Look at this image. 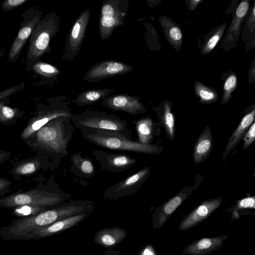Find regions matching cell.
I'll return each instance as SVG.
<instances>
[{
    "label": "cell",
    "mask_w": 255,
    "mask_h": 255,
    "mask_svg": "<svg viewBox=\"0 0 255 255\" xmlns=\"http://www.w3.org/2000/svg\"><path fill=\"white\" fill-rule=\"evenodd\" d=\"M71 120L64 117L54 119L24 141L37 155L49 160L51 170L57 168L68 153V146L75 131Z\"/></svg>",
    "instance_id": "cell-1"
},
{
    "label": "cell",
    "mask_w": 255,
    "mask_h": 255,
    "mask_svg": "<svg viewBox=\"0 0 255 255\" xmlns=\"http://www.w3.org/2000/svg\"><path fill=\"white\" fill-rule=\"evenodd\" d=\"M47 182L46 185H38L27 191L22 189L8 196L0 198V208H14L30 205L45 207L59 205L69 199L71 194L59 188L54 179Z\"/></svg>",
    "instance_id": "cell-2"
},
{
    "label": "cell",
    "mask_w": 255,
    "mask_h": 255,
    "mask_svg": "<svg viewBox=\"0 0 255 255\" xmlns=\"http://www.w3.org/2000/svg\"><path fill=\"white\" fill-rule=\"evenodd\" d=\"M71 121L82 133H112L131 139V130L127 121L113 114L89 111L74 115Z\"/></svg>",
    "instance_id": "cell-3"
},
{
    "label": "cell",
    "mask_w": 255,
    "mask_h": 255,
    "mask_svg": "<svg viewBox=\"0 0 255 255\" xmlns=\"http://www.w3.org/2000/svg\"><path fill=\"white\" fill-rule=\"evenodd\" d=\"M60 19V16L52 11L41 18L34 27L28 40L27 71H30L34 64L40 61L44 54L50 52V40L58 32Z\"/></svg>",
    "instance_id": "cell-4"
},
{
    "label": "cell",
    "mask_w": 255,
    "mask_h": 255,
    "mask_svg": "<svg viewBox=\"0 0 255 255\" xmlns=\"http://www.w3.org/2000/svg\"><path fill=\"white\" fill-rule=\"evenodd\" d=\"M70 102L64 97L48 98L44 103L37 105L28 120V124L22 131L20 137L25 141L40 128L52 120L64 117L71 120L73 116L69 108Z\"/></svg>",
    "instance_id": "cell-5"
},
{
    "label": "cell",
    "mask_w": 255,
    "mask_h": 255,
    "mask_svg": "<svg viewBox=\"0 0 255 255\" xmlns=\"http://www.w3.org/2000/svg\"><path fill=\"white\" fill-rule=\"evenodd\" d=\"M82 136L88 141L105 148L151 155H156L163 150L158 144H143L125 137L112 133H85Z\"/></svg>",
    "instance_id": "cell-6"
},
{
    "label": "cell",
    "mask_w": 255,
    "mask_h": 255,
    "mask_svg": "<svg viewBox=\"0 0 255 255\" xmlns=\"http://www.w3.org/2000/svg\"><path fill=\"white\" fill-rule=\"evenodd\" d=\"M129 6L128 0H105L99 19V33L102 40H106L114 29L125 24Z\"/></svg>",
    "instance_id": "cell-7"
},
{
    "label": "cell",
    "mask_w": 255,
    "mask_h": 255,
    "mask_svg": "<svg viewBox=\"0 0 255 255\" xmlns=\"http://www.w3.org/2000/svg\"><path fill=\"white\" fill-rule=\"evenodd\" d=\"M42 14L37 6L30 7L21 14L22 21L8 54L10 62L15 63L17 60L33 30L41 19Z\"/></svg>",
    "instance_id": "cell-8"
},
{
    "label": "cell",
    "mask_w": 255,
    "mask_h": 255,
    "mask_svg": "<svg viewBox=\"0 0 255 255\" xmlns=\"http://www.w3.org/2000/svg\"><path fill=\"white\" fill-rule=\"evenodd\" d=\"M149 167H144L108 188L104 193L105 199L115 200L136 193L150 175Z\"/></svg>",
    "instance_id": "cell-9"
},
{
    "label": "cell",
    "mask_w": 255,
    "mask_h": 255,
    "mask_svg": "<svg viewBox=\"0 0 255 255\" xmlns=\"http://www.w3.org/2000/svg\"><path fill=\"white\" fill-rule=\"evenodd\" d=\"M90 17V11L87 9L75 20L66 38L62 59L71 61L78 54L85 37Z\"/></svg>",
    "instance_id": "cell-10"
},
{
    "label": "cell",
    "mask_w": 255,
    "mask_h": 255,
    "mask_svg": "<svg viewBox=\"0 0 255 255\" xmlns=\"http://www.w3.org/2000/svg\"><path fill=\"white\" fill-rule=\"evenodd\" d=\"M133 68L126 63L116 60H105L91 66L83 79L87 82H97L110 77L127 74Z\"/></svg>",
    "instance_id": "cell-11"
},
{
    "label": "cell",
    "mask_w": 255,
    "mask_h": 255,
    "mask_svg": "<svg viewBox=\"0 0 255 255\" xmlns=\"http://www.w3.org/2000/svg\"><path fill=\"white\" fill-rule=\"evenodd\" d=\"M250 0H242L230 12L233 15L232 21L221 45V47L226 52L234 48L239 40L245 17L250 8Z\"/></svg>",
    "instance_id": "cell-12"
},
{
    "label": "cell",
    "mask_w": 255,
    "mask_h": 255,
    "mask_svg": "<svg viewBox=\"0 0 255 255\" xmlns=\"http://www.w3.org/2000/svg\"><path fill=\"white\" fill-rule=\"evenodd\" d=\"M222 202L223 198L221 197L203 201L182 219L178 230L185 232L200 224L218 208Z\"/></svg>",
    "instance_id": "cell-13"
},
{
    "label": "cell",
    "mask_w": 255,
    "mask_h": 255,
    "mask_svg": "<svg viewBox=\"0 0 255 255\" xmlns=\"http://www.w3.org/2000/svg\"><path fill=\"white\" fill-rule=\"evenodd\" d=\"M92 155L99 162L101 169L118 173L127 170L137 162L135 158L123 153H112L102 150H94Z\"/></svg>",
    "instance_id": "cell-14"
},
{
    "label": "cell",
    "mask_w": 255,
    "mask_h": 255,
    "mask_svg": "<svg viewBox=\"0 0 255 255\" xmlns=\"http://www.w3.org/2000/svg\"><path fill=\"white\" fill-rule=\"evenodd\" d=\"M140 97L127 94H116L104 98L101 104L114 111H123L132 115L143 114L146 108L139 101Z\"/></svg>",
    "instance_id": "cell-15"
},
{
    "label": "cell",
    "mask_w": 255,
    "mask_h": 255,
    "mask_svg": "<svg viewBox=\"0 0 255 255\" xmlns=\"http://www.w3.org/2000/svg\"><path fill=\"white\" fill-rule=\"evenodd\" d=\"M195 190L192 186L184 187L174 196L156 208L152 214L154 229H159L165 224L171 215Z\"/></svg>",
    "instance_id": "cell-16"
},
{
    "label": "cell",
    "mask_w": 255,
    "mask_h": 255,
    "mask_svg": "<svg viewBox=\"0 0 255 255\" xmlns=\"http://www.w3.org/2000/svg\"><path fill=\"white\" fill-rule=\"evenodd\" d=\"M48 168L51 169L49 160L44 155H37L15 162L12 168L5 172L15 180L21 181L23 177L32 176L41 169L46 170Z\"/></svg>",
    "instance_id": "cell-17"
},
{
    "label": "cell",
    "mask_w": 255,
    "mask_h": 255,
    "mask_svg": "<svg viewBox=\"0 0 255 255\" xmlns=\"http://www.w3.org/2000/svg\"><path fill=\"white\" fill-rule=\"evenodd\" d=\"M87 215V214L81 213L61 219L28 233L23 240H39L54 235L75 226Z\"/></svg>",
    "instance_id": "cell-18"
},
{
    "label": "cell",
    "mask_w": 255,
    "mask_h": 255,
    "mask_svg": "<svg viewBox=\"0 0 255 255\" xmlns=\"http://www.w3.org/2000/svg\"><path fill=\"white\" fill-rule=\"evenodd\" d=\"M227 238V235H222L198 239L185 246L182 254L184 255H209L220 249Z\"/></svg>",
    "instance_id": "cell-19"
},
{
    "label": "cell",
    "mask_w": 255,
    "mask_h": 255,
    "mask_svg": "<svg viewBox=\"0 0 255 255\" xmlns=\"http://www.w3.org/2000/svg\"><path fill=\"white\" fill-rule=\"evenodd\" d=\"M255 104L248 107L245 111L244 115L238 127L233 132L226 147L223 153L222 158L224 160L229 153L239 144L249 128L251 125L255 122Z\"/></svg>",
    "instance_id": "cell-20"
},
{
    "label": "cell",
    "mask_w": 255,
    "mask_h": 255,
    "mask_svg": "<svg viewBox=\"0 0 255 255\" xmlns=\"http://www.w3.org/2000/svg\"><path fill=\"white\" fill-rule=\"evenodd\" d=\"M172 107V102L164 100L152 108L158 119L159 126L163 128L167 137L170 140L174 138L175 134V118L171 112Z\"/></svg>",
    "instance_id": "cell-21"
},
{
    "label": "cell",
    "mask_w": 255,
    "mask_h": 255,
    "mask_svg": "<svg viewBox=\"0 0 255 255\" xmlns=\"http://www.w3.org/2000/svg\"><path fill=\"white\" fill-rule=\"evenodd\" d=\"M212 133L209 126L203 129L195 143L193 158L197 164L205 161L210 155L213 148Z\"/></svg>",
    "instance_id": "cell-22"
},
{
    "label": "cell",
    "mask_w": 255,
    "mask_h": 255,
    "mask_svg": "<svg viewBox=\"0 0 255 255\" xmlns=\"http://www.w3.org/2000/svg\"><path fill=\"white\" fill-rule=\"evenodd\" d=\"M163 33L170 45L177 52L181 48L183 38L180 27L169 17L162 15L159 19Z\"/></svg>",
    "instance_id": "cell-23"
},
{
    "label": "cell",
    "mask_w": 255,
    "mask_h": 255,
    "mask_svg": "<svg viewBox=\"0 0 255 255\" xmlns=\"http://www.w3.org/2000/svg\"><path fill=\"white\" fill-rule=\"evenodd\" d=\"M134 124L138 142L143 144H151L155 136L160 134L158 123L154 122L150 117H145L132 121Z\"/></svg>",
    "instance_id": "cell-24"
},
{
    "label": "cell",
    "mask_w": 255,
    "mask_h": 255,
    "mask_svg": "<svg viewBox=\"0 0 255 255\" xmlns=\"http://www.w3.org/2000/svg\"><path fill=\"white\" fill-rule=\"evenodd\" d=\"M72 165L70 171L76 176L84 178H91L94 177L96 168L92 159L87 156H83L79 151L70 156Z\"/></svg>",
    "instance_id": "cell-25"
},
{
    "label": "cell",
    "mask_w": 255,
    "mask_h": 255,
    "mask_svg": "<svg viewBox=\"0 0 255 255\" xmlns=\"http://www.w3.org/2000/svg\"><path fill=\"white\" fill-rule=\"evenodd\" d=\"M127 236L126 231L119 227L105 229L95 235L94 241L104 247L112 248L121 243Z\"/></svg>",
    "instance_id": "cell-26"
},
{
    "label": "cell",
    "mask_w": 255,
    "mask_h": 255,
    "mask_svg": "<svg viewBox=\"0 0 255 255\" xmlns=\"http://www.w3.org/2000/svg\"><path fill=\"white\" fill-rule=\"evenodd\" d=\"M243 25L242 38L247 41L245 51L254 48L255 45V5L249 8Z\"/></svg>",
    "instance_id": "cell-27"
},
{
    "label": "cell",
    "mask_w": 255,
    "mask_h": 255,
    "mask_svg": "<svg viewBox=\"0 0 255 255\" xmlns=\"http://www.w3.org/2000/svg\"><path fill=\"white\" fill-rule=\"evenodd\" d=\"M114 91L113 89H99L89 90L79 94L73 100L78 106L93 105L108 97Z\"/></svg>",
    "instance_id": "cell-28"
},
{
    "label": "cell",
    "mask_w": 255,
    "mask_h": 255,
    "mask_svg": "<svg viewBox=\"0 0 255 255\" xmlns=\"http://www.w3.org/2000/svg\"><path fill=\"white\" fill-rule=\"evenodd\" d=\"M9 101L8 98L0 101V123L4 126L15 124L23 117L26 112L17 107L11 108L7 106Z\"/></svg>",
    "instance_id": "cell-29"
},
{
    "label": "cell",
    "mask_w": 255,
    "mask_h": 255,
    "mask_svg": "<svg viewBox=\"0 0 255 255\" xmlns=\"http://www.w3.org/2000/svg\"><path fill=\"white\" fill-rule=\"evenodd\" d=\"M228 23L225 22L214 27L209 33L204 36L201 46L200 54L206 55L211 52L222 39Z\"/></svg>",
    "instance_id": "cell-30"
},
{
    "label": "cell",
    "mask_w": 255,
    "mask_h": 255,
    "mask_svg": "<svg viewBox=\"0 0 255 255\" xmlns=\"http://www.w3.org/2000/svg\"><path fill=\"white\" fill-rule=\"evenodd\" d=\"M251 209H255V197H245L237 200L236 204L227 210L231 214V220H237L242 216L251 214Z\"/></svg>",
    "instance_id": "cell-31"
},
{
    "label": "cell",
    "mask_w": 255,
    "mask_h": 255,
    "mask_svg": "<svg viewBox=\"0 0 255 255\" xmlns=\"http://www.w3.org/2000/svg\"><path fill=\"white\" fill-rule=\"evenodd\" d=\"M221 78L223 81L221 104L225 105L233 98L232 93L237 87L238 80L236 73L230 70L223 73Z\"/></svg>",
    "instance_id": "cell-32"
},
{
    "label": "cell",
    "mask_w": 255,
    "mask_h": 255,
    "mask_svg": "<svg viewBox=\"0 0 255 255\" xmlns=\"http://www.w3.org/2000/svg\"><path fill=\"white\" fill-rule=\"evenodd\" d=\"M194 89L196 97L202 104L209 105L216 102L218 99V94L215 89L208 87L199 81H195Z\"/></svg>",
    "instance_id": "cell-33"
},
{
    "label": "cell",
    "mask_w": 255,
    "mask_h": 255,
    "mask_svg": "<svg viewBox=\"0 0 255 255\" xmlns=\"http://www.w3.org/2000/svg\"><path fill=\"white\" fill-rule=\"evenodd\" d=\"M31 69L40 76L48 79H54L60 73V70L55 66L41 61L34 64Z\"/></svg>",
    "instance_id": "cell-34"
},
{
    "label": "cell",
    "mask_w": 255,
    "mask_h": 255,
    "mask_svg": "<svg viewBox=\"0 0 255 255\" xmlns=\"http://www.w3.org/2000/svg\"><path fill=\"white\" fill-rule=\"evenodd\" d=\"M12 209V214L20 217L34 216L48 210L47 207L30 205L20 206Z\"/></svg>",
    "instance_id": "cell-35"
},
{
    "label": "cell",
    "mask_w": 255,
    "mask_h": 255,
    "mask_svg": "<svg viewBox=\"0 0 255 255\" xmlns=\"http://www.w3.org/2000/svg\"><path fill=\"white\" fill-rule=\"evenodd\" d=\"M24 88L25 83L21 82L17 85L0 91V101L3 99L8 98V97L12 95L23 90Z\"/></svg>",
    "instance_id": "cell-36"
},
{
    "label": "cell",
    "mask_w": 255,
    "mask_h": 255,
    "mask_svg": "<svg viewBox=\"0 0 255 255\" xmlns=\"http://www.w3.org/2000/svg\"><path fill=\"white\" fill-rule=\"evenodd\" d=\"M28 0H5L1 3V8L5 12H9L21 6Z\"/></svg>",
    "instance_id": "cell-37"
},
{
    "label": "cell",
    "mask_w": 255,
    "mask_h": 255,
    "mask_svg": "<svg viewBox=\"0 0 255 255\" xmlns=\"http://www.w3.org/2000/svg\"><path fill=\"white\" fill-rule=\"evenodd\" d=\"M243 140V150L246 149L255 140V122L249 128L244 135Z\"/></svg>",
    "instance_id": "cell-38"
},
{
    "label": "cell",
    "mask_w": 255,
    "mask_h": 255,
    "mask_svg": "<svg viewBox=\"0 0 255 255\" xmlns=\"http://www.w3.org/2000/svg\"><path fill=\"white\" fill-rule=\"evenodd\" d=\"M12 182L9 180L0 177V197H4V195L10 191Z\"/></svg>",
    "instance_id": "cell-39"
},
{
    "label": "cell",
    "mask_w": 255,
    "mask_h": 255,
    "mask_svg": "<svg viewBox=\"0 0 255 255\" xmlns=\"http://www.w3.org/2000/svg\"><path fill=\"white\" fill-rule=\"evenodd\" d=\"M248 80L249 84H253L255 82V59L251 64L248 74Z\"/></svg>",
    "instance_id": "cell-40"
},
{
    "label": "cell",
    "mask_w": 255,
    "mask_h": 255,
    "mask_svg": "<svg viewBox=\"0 0 255 255\" xmlns=\"http://www.w3.org/2000/svg\"><path fill=\"white\" fill-rule=\"evenodd\" d=\"M139 255H157V254L152 245L149 244L142 249Z\"/></svg>",
    "instance_id": "cell-41"
},
{
    "label": "cell",
    "mask_w": 255,
    "mask_h": 255,
    "mask_svg": "<svg viewBox=\"0 0 255 255\" xmlns=\"http://www.w3.org/2000/svg\"><path fill=\"white\" fill-rule=\"evenodd\" d=\"M203 1L204 0H186L185 3L187 9L193 11L197 8L198 4Z\"/></svg>",
    "instance_id": "cell-42"
},
{
    "label": "cell",
    "mask_w": 255,
    "mask_h": 255,
    "mask_svg": "<svg viewBox=\"0 0 255 255\" xmlns=\"http://www.w3.org/2000/svg\"><path fill=\"white\" fill-rule=\"evenodd\" d=\"M12 153L5 150H0V164L10 159Z\"/></svg>",
    "instance_id": "cell-43"
},
{
    "label": "cell",
    "mask_w": 255,
    "mask_h": 255,
    "mask_svg": "<svg viewBox=\"0 0 255 255\" xmlns=\"http://www.w3.org/2000/svg\"><path fill=\"white\" fill-rule=\"evenodd\" d=\"M0 42H1V39H0ZM3 52L4 51H2V50L1 51H0V58L2 56V54H1V53Z\"/></svg>",
    "instance_id": "cell-44"
}]
</instances>
